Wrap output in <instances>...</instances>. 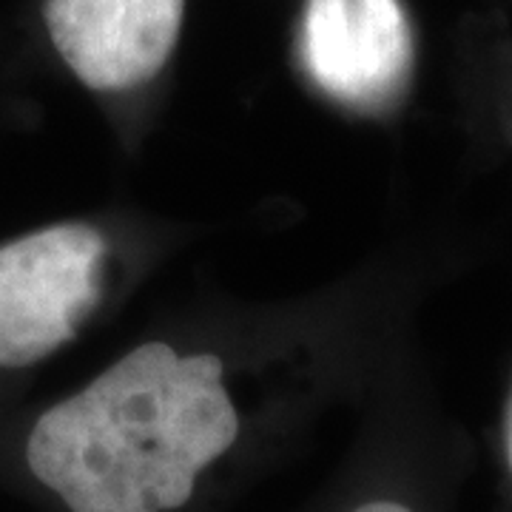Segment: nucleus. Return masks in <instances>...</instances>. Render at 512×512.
I'll list each match as a JSON object with an SVG mask.
<instances>
[{"label": "nucleus", "mask_w": 512, "mask_h": 512, "mask_svg": "<svg viewBox=\"0 0 512 512\" xmlns=\"http://www.w3.org/2000/svg\"><path fill=\"white\" fill-rule=\"evenodd\" d=\"M242 441L220 356L146 342L40 413L23 456L66 512H197Z\"/></svg>", "instance_id": "obj_1"}, {"label": "nucleus", "mask_w": 512, "mask_h": 512, "mask_svg": "<svg viewBox=\"0 0 512 512\" xmlns=\"http://www.w3.org/2000/svg\"><path fill=\"white\" fill-rule=\"evenodd\" d=\"M106 239L66 222L0 248V367H29L72 342L103 293Z\"/></svg>", "instance_id": "obj_2"}, {"label": "nucleus", "mask_w": 512, "mask_h": 512, "mask_svg": "<svg viewBox=\"0 0 512 512\" xmlns=\"http://www.w3.org/2000/svg\"><path fill=\"white\" fill-rule=\"evenodd\" d=\"M302 60L336 103L376 114L402 100L416 46L399 0H308Z\"/></svg>", "instance_id": "obj_3"}, {"label": "nucleus", "mask_w": 512, "mask_h": 512, "mask_svg": "<svg viewBox=\"0 0 512 512\" xmlns=\"http://www.w3.org/2000/svg\"><path fill=\"white\" fill-rule=\"evenodd\" d=\"M185 0H46L43 20L57 55L89 89L123 92L168 63Z\"/></svg>", "instance_id": "obj_4"}, {"label": "nucleus", "mask_w": 512, "mask_h": 512, "mask_svg": "<svg viewBox=\"0 0 512 512\" xmlns=\"http://www.w3.org/2000/svg\"><path fill=\"white\" fill-rule=\"evenodd\" d=\"M498 464H501L504 512H512V382L507 396H504L501 421H498Z\"/></svg>", "instance_id": "obj_5"}]
</instances>
